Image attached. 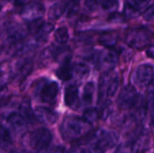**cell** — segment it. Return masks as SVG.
Here are the masks:
<instances>
[{
  "label": "cell",
  "mask_w": 154,
  "mask_h": 153,
  "mask_svg": "<svg viewBox=\"0 0 154 153\" xmlns=\"http://www.w3.org/2000/svg\"><path fill=\"white\" fill-rule=\"evenodd\" d=\"M44 5L40 2H29L22 6L21 16L27 22L42 19L44 15Z\"/></svg>",
  "instance_id": "cell-8"
},
{
  "label": "cell",
  "mask_w": 154,
  "mask_h": 153,
  "mask_svg": "<svg viewBox=\"0 0 154 153\" xmlns=\"http://www.w3.org/2000/svg\"><path fill=\"white\" fill-rule=\"evenodd\" d=\"M97 4L105 10L108 12H115L119 6L118 0H97Z\"/></svg>",
  "instance_id": "cell-25"
},
{
  "label": "cell",
  "mask_w": 154,
  "mask_h": 153,
  "mask_svg": "<svg viewBox=\"0 0 154 153\" xmlns=\"http://www.w3.org/2000/svg\"><path fill=\"white\" fill-rule=\"evenodd\" d=\"M139 96L137 93L136 88L132 85L125 86L118 96L117 98V105L120 109L127 110L132 109V107L134 106L135 102L137 101Z\"/></svg>",
  "instance_id": "cell-7"
},
{
  "label": "cell",
  "mask_w": 154,
  "mask_h": 153,
  "mask_svg": "<svg viewBox=\"0 0 154 153\" xmlns=\"http://www.w3.org/2000/svg\"><path fill=\"white\" fill-rule=\"evenodd\" d=\"M151 0H131L130 3L133 4L139 11L143 9V8H147L148 7V4L150 3Z\"/></svg>",
  "instance_id": "cell-32"
},
{
  "label": "cell",
  "mask_w": 154,
  "mask_h": 153,
  "mask_svg": "<svg viewBox=\"0 0 154 153\" xmlns=\"http://www.w3.org/2000/svg\"><path fill=\"white\" fill-rule=\"evenodd\" d=\"M89 67L84 63H77L73 65V77H76L79 80L86 78L89 75Z\"/></svg>",
  "instance_id": "cell-19"
},
{
  "label": "cell",
  "mask_w": 154,
  "mask_h": 153,
  "mask_svg": "<svg viewBox=\"0 0 154 153\" xmlns=\"http://www.w3.org/2000/svg\"><path fill=\"white\" fill-rule=\"evenodd\" d=\"M0 52H1V48H0Z\"/></svg>",
  "instance_id": "cell-42"
},
{
  "label": "cell",
  "mask_w": 154,
  "mask_h": 153,
  "mask_svg": "<svg viewBox=\"0 0 154 153\" xmlns=\"http://www.w3.org/2000/svg\"><path fill=\"white\" fill-rule=\"evenodd\" d=\"M91 141L106 151L114 148L117 144L119 141V134L116 131L98 129L92 134Z\"/></svg>",
  "instance_id": "cell-3"
},
{
  "label": "cell",
  "mask_w": 154,
  "mask_h": 153,
  "mask_svg": "<svg viewBox=\"0 0 154 153\" xmlns=\"http://www.w3.org/2000/svg\"><path fill=\"white\" fill-rule=\"evenodd\" d=\"M30 0H12L13 4L15 6H23L24 5H26L27 3H29Z\"/></svg>",
  "instance_id": "cell-37"
},
{
  "label": "cell",
  "mask_w": 154,
  "mask_h": 153,
  "mask_svg": "<svg viewBox=\"0 0 154 153\" xmlns=\"http://www.w3.org/2000/svg\"><path fill=\"white\" fill-rule=\"evenodd\" d=\"M59 84L55 81L45 82L39 88V97L41 101L47 104H52L55 102L59 94Z\"/></svg>",
  "instance_id": "cell-9"
},
{
  "label": "cell",
  "mask_w": 154,
  "mask_h": 153,
  "mask_svg": "<svg viewBox=\"0 0 154 153\" xmlns=\"http://www.w3.org/2000/svg\"><path fill=\"white\" fill-rule=\"evenodd\" d=\"M5 90H6V87H5L4 85H1V84H0V98H1V96L5 94Z\"/></svg>",
  "instance_id": "cell-39"
},
{
  "label": "cell",
  "mask_w": 154,
  "mask_h": 153,
  "mask_svg": "<svg viewBox=\"0 0 154 153\" xmlns=\"http://www.w3.org/2000/svg\"><path fill=\"white\" fill-rule=\"evenodd\" d=\"M7 41L12 44H16L23 41L26 37V31L17 23H11L6 29Z\"/></svg>",
  "instance_id": "cell-13"
},
{
  "label": "cell",
  "mask_w": 154,
  "mask_h": 153,
  "mask_svg": "<svg viewBox=\"0 0 154 153\" xmlns=\"http://www.w3.org/2000/svg\"><path fill=\"white\" fill-rule=\"evenodd\" d=\"M54 39L58 43L65 44L69 39V30L66 27H59L54 32Z\"/></svg>",
  "instance_id": "cell-24"
},
{
  "label": "cell",
  "mask_w": 154,
  "mask_h": 153,
  "mask_svg": "<svg viewBox=\"0 0 154 153\" xmlns=\"http://www.w3.org/2000/svg\"><path fill=\"white\" fill-rule=\"evenodd\" d=\"M11 153H26V152H24V151H13V152H11Z\"/></svg>",
  "instance_id": "cell-40"
},
{
  "label": "cell",
  "mask_w": 154,
  "mask_h": 153,
  "mask_svg": "<svg viewBox=\"0 0 154 153\" xmlns=\"http://www.w3.org/2000/svg\"><path fill=\"white\" fill-rule=\"evenodd\" d=\"M16 74L22 77H25L30 74L32 69V61L29 59H23L19 60L16 65Z\"/></svg>",
  "instance_id": "cell-17"
},
{
  "label": "cell",
  "mask_w": 154,
  "mask_h": 153,
  "mask_svg": "<svg viewBox=\"0 0 154 153\" xmlns=\"http://www.w3.org/2000/svg\"><path fill=\"white\" fill-rule=\"evenodd\" d=\"M34 118L41 124L44 125H51L55 124L58 120V114L47 107L38 106L33 111Z\"/></svg>",
  "instance_id": "cell-10"
},
{
  "label": "cell",
  "mask_w": 154,
  "mask_h": 153,
  "mask_svg": "<svg viewBox=\"0 0 154 153\" xmlns=\"http://www.w3.org/2000/svg\"><path fill=\"white\" fill-rule=\"evenodd\" d=\"M126 43L136 50H142L149 46L151 41L150 34L147 31L143 29H131L125 33Z\"/></svg>",
  "instance_id": "cell-5"
},
{
  "label": "cell",
  "mask_w": 154,
  "mask_h": 153,
  "mask_svg": "<svg viewBox=\"0 0 154 153\" xmlns=\"http://www.w3.org/2000/svg\"><path fill=\"white\" fill-rule=\"evenodd\" d=\"M85 4L90 10H94L97 6V0H85Z\"/></svg>",
  "instance_id": "cell-34"
},
{
  "label": "cell",
  "mask_w": 154,
  "mask_h": 153,
  "mask_svg": "<svg viewBox=\"0 0 154 153\" xmlns=\"http://www.w3.org/2000/svg\"><path fill=\"white\" fill-rule=\"evenodd\" d=\"M144 20L146 21H152L154 20V4L148 6L145 11L143 12V14Z\"/></svg>",
  "instance_id": "cell-31"
},
{
  "label": "cell",
  "mask_w": 154,
  "mask_h": 153,
  "mask_svg": "<svg viewBox=\"0 0 154 153\" xmlns=\"http://www.w3.org/2000/svg\"><path fill=\"white\" fill-rule=\"evenodd\" d=\"M64 102L66 106L72 110H78L80 107V99L79 95V88L75 85H70L65 89Z\"/></svg>",
  "instance_id": "cell-12"
},
{
  "label": "cell",
  "mask_w": 154,
  "mask_h": 153,
  "mask_svg": "<svg viewBox=\"0 0 154 153\" xmlns=\"http://www.w3.org/2000/svg\"><path fill=\"white\" fill-rule=\"evenodd\" d=\"M146 55L154 60V45H150L148 46V48L146 49Z\"/></svg>",
  "instance_id": "cell-36"
},
{
  "label": "cell",
  "mask_w": 154,
  "mask_h": 153,
  "mask_svg": "<svg viewBox=\"0 0 154 153\" xmlns=\"http://www.w3.org/2000/svg\"><path fill=\"white\" fill-rule=\"evenodd\" d=\"M54 29V25L51 23H43L38 31L34 33L35 34V40L38 42H41L42 41H45L48 37V35L52 32Z\"/></svg>",
  "instance_id": "cell-16"
},
{
  "label": "cell",
  "mask_w": 154,
  "mask_h": 153,
  "mask_svg": "<svg viewBox=\"0 0 154 153\" xmlns=\"http://www.w3.org/2000/svg\"><path fill=\"white\" fill-rule=\"evenodd\" d=\"M83 118L86 122H88L90 125L96 124L100 118L99 111L97 108H88L84 112Z\"/></svg>",
  "instance_id": "cell-23"
},
{
  "label": "cell",
  "mask_w": 154,
  "mask_h": 153,
  "mask_svg": "<svg viewBox=\"0 0 154 153\" xmlns=\"http://www.w3.org/2000/svg\"><path fill=\"white\" fill-rule=\"evenodd\" d=\"M26 121L27 120L20 113H12L6 118L8 126L15 132L23 130L26 126Z\"/></svg>",
  "instance_id": "cell-15"
},
{
  "label": "cell",
  "mask_w": 154,
  "mask_h": 153,
  "mask_svg": "<svg viewBox=\"0 0 154 153\" xmlns=\"http://www.w3.org/2000/svg\"><path fill=\"white\" fill-rule=\"evenodd\" d=\"M118 60V54L111 49L95 52L92 56V61L97 63L100 68L105 69L107 71L114 69L117 65Z\"/></svg>",
  "instance_id": "cell-6"
},
{
  "label": "cell",
  "mask_w": 154,
  "mask_h": 153,
  "mask_svg": "<svg viewBox=\"0 0 154 153\" xmlns=\"http://www.w3.org/2000/svg\"><path fill=\"white\" fill-rule=\"evenodd\" d=\"M95 93V84L93 82H88L85 85L83 89L82 100L86 105H91Z\"/></svg>",
  "instance_id": "cell-21"
},
{
  "label": "cell",
  "mask_w": 154,
  "mask_h": 153,
  "mask_svg": "<svg viewBox=\"0 0 154 153\" xmlns=\"http://www.w3.org/2000/svg\"><path fill=\"white\" fill-rule=\"evenodd\" d=\"M68 153H87V151L82 147L77 145V146H74V147L70 148Z\"/></svg>",
  "instance_id": "cell-35"
},
{
  "label": "cell",
  "mask_w": 154,
  "mask_h": 153,
  "mask_svg": "<svg viewBox=\"0 0 154 153\" xmlns=\"http://www.w3.org/2000/svg\"><path fill=\"white\" fill-rule=\"evenodd\" d=\"M104 152H105V151H104L102 148H100L97 144H96V143L92 142V143H91V145H90V147H89V150H88V153H104Z\"/></svg>",
  "instance_id": "cell-33"
},
{
  "label": "cell",
  "mask_w": 154,
  "mask_h": 153,
  "mask_svg": "<svg viewBox=\"0 0 154 153\" xmlns=\"http://www.w3.org/2000/svg\"><path fill=\"white\" fill-rule=\"evenodd\" d=\"M0 11H1V5H0Z\"/></svg>",
  "instance_id": "cell-41"
},
{
  "label": "cell",
  "mask_w": 154,
  "mask_h": 153,
  "mask_svg": "<svg viewBox=\"0 0 154 153\" xmlns=\"http://www.w3.org/2000/svg\"><path fill=\"white\" fill-rule=\"evenodd\" d=\"M98 41L101 45L105 46L106 49H112L113 47L116 46L117 42V36L112 32L104 33L99 37Z\"/></svg>",
  "instance_id": "cell-18"
},
{
  "label": "cell",
  "mask_w": 154,
  "mask_h": 153,
  "mask_svg": "<svg viewBox=\"0 0 154 153\" xmlns=\"http://www.w3.org/2000/svg\"><path fill=\"white\" fill-rule=\"evenodd\" d=\"M148 110L151 111V120H152V124L154 127V104L152 105L151 106L148 107Z\"/></svg>",
  "instance_id": "cell-38"
},
{
  "label": "cell",
  "mask_w": 154,
  "mask_h": 153,
  "mask_svg": "<svg viewBox=\"0 0 154 153\" xmlns=\"http://www.w3.org/2000/svg\"><path fill=\"white\" fill-rule=\"evenodd\" d=\"M139 12L140 11L133 4H131L130 2L126 3L125 7V14L126 17H128V18L135 17V16H137Z\"/></svg>",
  "instance_id": "cell-28"
},
{
  "label": "cell",
  "mask_w": 154,
  "mask_h": 153,
  "mask_svg": "<svg viewBox=\"0 0 154 153\" xmlns=\"http://www.w3.org/2000/svg\"><path fill=\"white\" fill-rule=\"evenodd\" d=\"M11 142V136L8 131L0 125V146H6Z\"/></svg>",
  "instance_id": "cell-27"
},
{
  "label": "cell",
  "mask_w": 154,
  "mask_h": 153,
  "mask_svg": "<svg viewBox=\"0 0 154 153\" xmlns=\"http://www.w3.org/2000/svg\"><path fill=\"white\" fill-rule=\"evenodd\" d=\"M147 96H146V103L147 106H151L154 104V79L147 86Z\"/></svg>",
  "instance_id": "cell-29"
},
{
  "label": "cell",
  "mask_w": 154,
  "mask_h": 153,
  "mask_svg": "<svg viewBox=\"0 0 154 153\" xmlns=\"http://www.w3.org/2000/svg\"><path fill=\"white\" fill-rule=\"evenodd\" d=\"M57 77L62 81H69L73 78V65L70 62V57L63 60L61 66L56 71Z\"/></svg>",
  "instance_id": "cell-14"
},
{
  "label": "cell",
  "mask_w": 154,
  "mask_h": 153,
  "mask_svg": "<svg viewBox=\"0 0 154 153\" xmlns=\"http://www.w3.org/2000/svg\"><path fill=\"white\" fill-rule=\"evenodd\" d=\"M136 82L142 87H147L154 79V67L151 64H142L135 71Z\"/></svg>",
  "instance_id": "cell-11"
},
{
  "label": "cell",
  "mask_w": 154,
  "mask_h": 153,
  "mask_svg": "<svg viewBox=\"0 0 154 153\" xmlns=\"http://www.w3.org/2000/svg\"><path fill=\"white\" fill-rule=\"evenodd\" d=\"M90 124L79 116L69 115L64 118L60 125V133L64 140L75 142L86 137L90 132Z\"/></svg>",
  "instance_id": "cell-1"
},
{
  "label": "cell",
  "mask_w": 154,
  "mask_h": 153,
  "mask_svg": "<svg viewBox=\"0 0 154 153\" xmlns=\"http://www.w3.org/2000/svg\"><path fill=\"white\" fill-rule=\"evenodd\" d=\"M78 1H79V0H78Z\"/></svg>",
  "instance_id": "cell-43"
},
{
  "label": "cell",
  "mask_w": 154,
  "mask_h": 153,
  "mask_svg": "<svg viewBox=\"0 0 154 153\" xmlns=\"http://www.w3.org/2000/svg\"><path fill=\"white\" fill-rule=\"evenodd\" d=\"M119 87V79L116 74L107 71L100 78L99 98L111 97L116 95Z\"/></svg>",
  "instance_id": "cell-4"
},
{
  "label": "cell",
  "mask_w": 154,
  "mask_h": 153,
  "mask_svg": "<svg viewBox=\"0 0 154 153\" xmlns=\"http://www.w3.org/2000/svg\"><path fill=\"white\" fill-rule=\"evenodd\" d=\"M65 12V5H62L60 3H57L52 5L48 13V17L51 21H56L61 17L63 13Z\"/></svg>",
  "instance_id": "cell-20"
},
{
  "label": "cell",
  "mask_w": 154,
  "mask_h": 153,
  "mask_svg": "<svg viewBox=\"0 0 154 153\" xmlns=\"http://www.w3.org/2000/svg\"><path fill=\"white\" fill-rule=\"evenodd\" d=\"M52 140L51 133L46 128H39L28 133L23 138L25 147L32 151H39L49 146Z\"/></svg>",
  "instance_id": "cell-2"
},
{
  "label": "cell",
  "mask_w": 154,
  "mask_h": 153,
  "mask_svg": "<svg viewBox=\"0 0 154 153\" xmlns=\"http://www.w3.org/2000/svg\"><path fill=\"white\" fill-rule=\"evenodd\" d=\"M79 1L78 0H69L67 5H65V13L66 14L70 17L73 16L74 14H76L79 9Z\"/></svg>",
  "instance_id": "cell-26"
},
{
  "label": "cell",
  "mask_w": 154,
  "mask_h": 153,
  "mask_svg": "<svg viewBox=\"0 0 154 153\" xmlns=\"http://www.w3.org/2000/svg\"><path fill=\"white\" fill-rule=\"evenodd\" d=\"M64 150L62 147H56V146H47L42 150L37 151V153H63Z\"/></svg>",
  "instance_id": "cell-30"
},
{
  "label": "cell",
  "mask_w": 154,
  "mask_h": 153,
  "mask_svg": "<svg viewBox=\"0 0 154 153\" xmlns=\"http://www.w3.org/2000/svg\"><path fill=\"white\" fill-rule=\"evenodd\" d=\"M138 150L133 141H127L120 143L116 149L115 153H138Z\"/></svg>",
  "instance_id": "cell-22"
}]
</instances>
